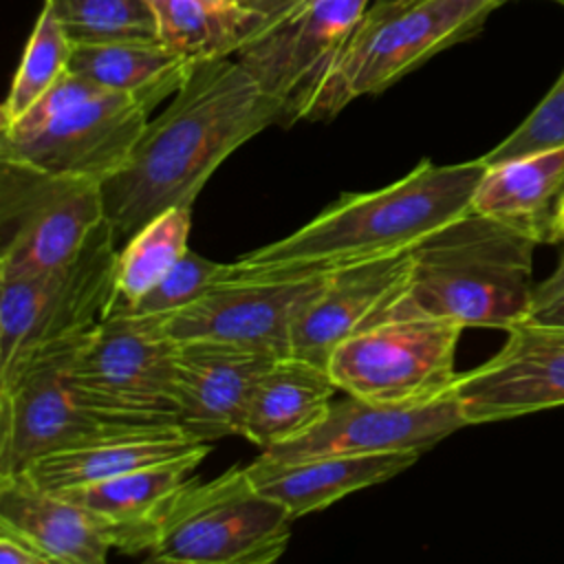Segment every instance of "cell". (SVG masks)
Masks as SVG:
<instances>
[{
    "mask_svg": "<svg viewBox=\"0 0 564 564\" xmlns=\"http://www.w3.org/2000/svg\"><path fill=\"white\" fill-rule=\"evenodd\" d=\"M165 46L192 59L234 55L236 35L200 0H148Z\"/></svg>",
    "mask_w": 564,
    "mask_h": 564,
    "instance_id": "83f0119b",
    "label": "cell"
},
{
    "mask_svg": "<svg viewBox=\"0 0 564 564\" xmlns=\"http://www.w3.org/2000/svg\"><path fill=\"white\" fill-rule=\"evenodd\" d=\"M522 322L564 328V240L557 245V264L553 273L533 284L529 313Z\"/></svg>",
    "mask_w": 564,
    "mask_h": 564,
    "instance_id": "1f68e13d",
    "label": "cell"
},
{
    "mask_svg": "<svg viewBox=\"0 0 564 564\" xmlns=\"http://www.w3.org/2000/svg\"><path fill=\"white\" fill-rule=\"evenodd\" d=\"M410 249L333 269L293 324L291 355L326 366L350 335L383 319L410 278Z\"/></svg>",
    "mask_w": 564,
    "mask_h": 564,
    "instance_id": "e0dca14e",
    "label": "cell"
},
{
    "mask_svg": "<svg viewBox=\"0 0 564 564\" xmlns=\"http://www.w3.org/2000/svg\"><path fill=\"white\" fill-rule=\"evenodd\" d=\"M275 357L214 339H187L176 348L174 419L194 441L242 432L249 397Z\"/></svg>",
    "mask_w": 564,
    "mask_h": 564,
    "instance_id": "2e32d148",
    "label": "cell"
},
{
    "mask_svg": "<svg viewBox=\"0 0 564 564\" xmlns=\"http://www.w3.org/2000/svg\"><path fill=\"white\" fill-rule=\"evenodd\" d=\"M535 247L509 225L469 209L410 249L408 284L383 319L434 315L463 328L507 330L529 313Z\"/></svg>",
    "mask_w": 564,
    "mask_h": 564,
    "instance_id": "3957f363",
    "label": "cell"
},
{
    "mask_svg": "<svg viewBox=\"0 0 564 564\" xmlns=\"http://www.w3.org/2000/svg\"><path fill=\"white\" fill-rule=\"evenodd\" d=\"M560 145H564V70L531 115L480 159L485 165H496Z\"/></svg>",
    "mask_w": 564,
    "mask_h": 564,
    "instance_id": "f546056e",
    "label": "cell"
},
{
    "mask_svg": "<svg viewBox=\"0 0 564 564\" xmlns=\"http://www.w3.org/2000/svg\"><path fill=\"white\" fill-rule=\"evenodd\" d=\"M467 419L447 392L416 403H379L355 394L330 401L306 432L264 449L271 458H306L322 454H394L425 452L465 427Z\"/></svg>",
    "mask_w": 564,
    "mask_h": 564,
    "instance_id": "4fadbf2b",
    "label": "cell"
},
{
    "mask_svg": "<svg viewBox=\"0 0 564 564\" xmlns=\"http://www.w3.org/2000/svg\"><path fill=\"white\" fill-rule=\"evenodd\" d=\"M223 275H225V262L203 258L200 253H194L192 249H187V253L145 295H141L132 304L112 302L108 313L123 311L134 315L170 317L172 313L189 306L214 284L223 282Z\"/></svg>",
    "mask_w": 564,
    "mask_h": 564,
    "instance_id": "f1b7e54d",
    "label": "cell"
},
{
    "mask_svg": "<svg viewBox=\"0 0 564 564\" xmlns=\"http://www.w3.org/2000/svg\"><path fill=\"white\" fill-rule=\"evenodd\" d=\"M485 161H419L399 181L344 194L293 234L225 264L223 280H286L412 249L441 225L471 209Z\"/></svg>",
    "mask_w": 564,
    "mask_h": 564,
    "instance_id": "7a4b0ae2",
    "label": "cell"
},
{
    "mask_svg": "<svg viewBox=\"0 0 564 564\" xmlns=\"http://www.w3.org/2000/svg\"><path fill=\"white\" fill-rule=\"evenodd\" d=\"M176 348L165 317L110 311L82 339L64 379L99 412L176 427Z\"/></svg>",
    "mask_w": 564,
    "mask_h": 564,
    "instance_id": "52a82bcc",
    "label": "cell"
},
{
    "mask_svg": "<svg viewBox=\"0 0 564 564\" xmlns=\"http://www.w3.org/2000/svg\"><path fill=\"white\" fill-rule=\"evenodd\" d=\"M507 0H379L364 11L319 93L311 121L379 95L441 51L474 37Z\"/></svg>",
    "mask_w": 564,
    "mask_h": 564,
    "instance_id": "277c9868",
    "label": "cell"
},
{
    "mask_svg": "<svg viewBox=\"0 0 564 564\" xmlns=\"http://www.w3.org/2000/svg\"><path fill=\"white\" fill-rule=\"evenodd\" d=\"M368 0H304L249 35L234 57L284 108L282 126L311 121L319 93Z\"/></svg>",
    "mask_w": 564,
    "mask_h": 564,
    "instance_id": "8fae6325",
    "label": "cell"
},
{
    "mask_svg": "<svg viewBox=\"0 0 564 564\" xmlns=\"http://www.w3.org/2000/svg\"><path fill=\"white\" fill-rule=\"evenodd\" d=\"M291 513L262 494L247 465L200 482L189 478L167 505L148 560L183 564H269L291 538Z\"/></svg>",
    "mask_w": 564,
    "mask_h": 564,
    "instance_id": "5b68a950",
    "label": "cell"
},
{
    "mask_svg": "<svg viewBox=\"0 0 564 564\" xmlns=\"http://www.w3.org/2000/svg\"><path fill=\"white\" fill-rule=\"evenodd\" d=\"M471 212L491 216L535 245L564 240V145L487 165Z\"/></svg>",
    "mask_w": 564,
    "mask_h": 564,
    "instance_id": "ffe728a7",
    "label": "cell"
},
{
    "mask_svg": "<svg viewBox=\"0 0 564 564\" xmlns=\"http://www.w3.org/2000/svg\"><path fill=\"white\" fill-rule=\"evenodd\" d=\"M0 524L26 538L51 564H101L115 549L90 511L35 485L26 474L0 478Z\"/></svg>",
    "mask_w": 564,
    "mask_h": 564,
    "instance_id": "44dd1931",
    "label": "cell"
},
{
    "mask_svg": "<svg viewBox=\"0 0 564 564\" xmlns=\"http://www.w3.org/2000/svg\"><path fill=\"white\" fill-rule=\"evenodd\" d=\"M304 0H238L240 9L249 18V33H247V37L253 35L258 29L271 24L273 20L282 18L284 13H289L291 9H295Z\"/></svg>",
    "mask_w": 564,
    "mask_h": 564,
    "instance_id": "836d02e7",
    "label": "cell"
},
{
    "mask_svg": "<svg viewBox=\"0 0 564 564\" xmlns=\"http://www.w3.org/2000/svg\"><path fill=\"white\" fill-rule=\"evenodd\" d=\"M84 337L40 352L9 386L0 388V478L22 474L46 454L119 436L178 430L121 419L86 405L64 379Z\"/></svg>",
    "mask_w": 564,
    "mask_h": 564,
    "instance_id": "9c48e42d",
    "label": "cell"
},
{
    "mask_svg": "<svg viewBox=\"0 0 564 564\" xmlns=\"http://www.w3.org/2000/svg\"><path fill=\"white\" fill-rule=\"evenodd\" d=\"M104 220L99 181L0 159V280L68 264Z\"/></svg>",
    "mask_w": 564,
    "mask_h": 564,
    "instance_id": "ba28073f",
    "label": "cell"
},
{
    "mask_svg": "<svg viewBox=\"0 0 564 564\" xmlns=\"http://www.w3.org/2000/svg\"><path fill=\"white\" fill-rule=\"evenodd\" d=\"M209 443L194 441L181 430H159L82 445L33 460L22 474L48 491H68L115 478L148 465L187 456Z\"/></svg>",
    "mask_w": 564,
    "mask_h": 564,
    "instance_id": "603a6c76",
    "label": "cell"
},
{
    "mask_svg": "<svg viewBox=\"0 0 564 564\" xmlns=\"http://www.w3.org/2000/svg\"><path fill=\"white\" fill-rule=\"evenodd\" d=\"M192 207H172L145 223L117 251L115 304H132L145 295L187 253Z\"/></svg>",
    "mask_w": 564,
    "mask_h": 564,
    "instance_id": "d4e9b609",
    "label": "cell"
},
{
    "mask_svg": "<svg viewBox=\"0 0 564 564\" xmlns=\"http://www.w3.org/2000/svg\"><path fill=\"white\" fill-rule=\"evenodd\" d=\"M337 390L326 366L295 355L278 357L253 386L240 436L262 452L271 449L317 423Z\"/></svg>",
    "mask_w": 564,
    "mask_h": 564,
    "instance_id": "7402d4cb",
    "label": "cell"
},
{
    "mask_svg": "<svg viewBox=\"0 0 564 564\" xmlns=\"http://www.w3.org/2000/svg\"><path fill=\"white\" fill-rule=\"evenodd\" d=\"M549 2H555V4H560V7H564V0H549Z\"/></svg>",
    "mask_w": 564,
    "mask_h": 564,
    "instance_id": "d590c367",
    "label": "cell"
},
{
    "mask_svg": "<svg viewBox=\"0 0 564 564\" xmlns=\"http://www.w3.org/2000/svg\"><path fill=\"white\" fill-rule=\"evenodd\" d=\"M99 93H104L101 86H97L95 82L82 77L79 73L70 70V68H66L57 77V82L18 121H13L7 128H0V134H22V132L35 130L37 126L46 123L48 119L64 112L66 108H70L84 99H90Z\"/></svg>",
    "mask_w": 564,
    "mask_h": 564,
    "instance_id": "4dcf8cb0",
    "label": "cell"
},
{
    "mask_svg": "<svg viewBox=\"0 0 564 564\" xmlns=\"http://www.w3.org/2000/svg\"><path fill=\"white\" fill-rule=\"evenodd\" d=\"M212 452L205 445L187 456L148 465L115 478L62 491L90 511L110 533L117 551L141 553L154 542L159 522L192 474Z\"/></svg>",
    "mask_w": 564,
    "mask_h": 564,
    "instance_id": "d6986e66",
    "label": "cell"
},
{
    "mask_svg": "<svg viewBox=\"0 0 564 564\" xmlns=\"http://www.w3.org/2000/svg\"><path fill=\"white\" fill-rule=\"evenodd\" d=\"M209 13H214L238 40V46L249 33V18L240 9L238 0H200ZM238 51V48H236Z\"/></svg>",
    "mask_w": 564,
    "mask_h": 564,
    "instance_id": "e575fe53",
    "label": "cell"
},
{
    "mask_svg": "<svg viewBox=\"0 0 564 564\" xmlns=\"http://www.w3.org/2000/svg\"><path fill=\"white\" fill-rule=\"evenodd\" d=\"M73 42L62 29L48 2H44L13 75L9 95L0 108V128L18 121L68 68Z\"/></svg>",
    "mask_w": 564,
    "mask_h": 564,
    "instance_id": "484cf974",
    "label": "cell"
},
{
    "mask_svg": "<svg viewBox=\"0 0 564 564\" xmlns=\"http://www.w3.org/2000/svg\"><path fill=\"white\" fill-rule=\"evenodd\" d=\"M463 326L434 315H401L344 339L326 368L337 388L379 403H416L456 381L454 355Z\"/></svg>",
    "mask_w": 564,
    "mask_h": 564,
    "instance_id": "30bf717a",
    "label": "cell"
},
{
    "mask_svg": "<svg viewBox=\"0 0 564 564\" xmlns=\"http://www.w3.org/2000/svg\"><path fill=\"white\" fill-rule=\"evenodd\" d=\"M73 44L161 42L148 0H44Z\"/></svg>",
    "mask_w": 564,
    "mask_h": 564,
    "instance_id": "4316f807",
    "label": "cell"
},
{
    "mask_svg": "<svg viewBox=\"0 0 564 564\" xmlns=\"http://www.w3.org/2000/svg\"><path fill=\"white\" fill-rule=\"evenodd\" d=\"M284 119L231 55L196 59L172 101L148 121L128 161L101 183L115 242L172 207H192L216 167L240 145Z\"/></svg>",
    "mask_w": 564,
    "mask_h": 564,
    "instance_id": "6da1fadb",
    "label": "cell"
},
{
    "mask_svg": "<svg viewBox=\"0 0 564 564\" xmlns=\"http://www.w3.org/2000/svg\"><path fill=\"white\" fill-rule=\"evenodd\" d=\"M196 59L163 42L75 44L68 68L104 90L137 97L148 110L172 97L187 79Z\"/></svg>",
    "mask_w": 564,
    "mask_h": 564,
    "instance_id": "cb8c5ba5",
    "label": "cell"
},
{
    "mask_svg": "<svg viewBox=\"0 0 564 564\" xmlns=\"http://www.w3.org/2000/svg\"><path fill=\"white\" fill-rule=\"evenodd\" d=\"M454 394L467 425L564 405V328L518 322L485 364L456 375Z\"/></svg>",
    "mask_w": 564,
    "mask_h": 564,
    "instance_id": "9a60e30c",
    "label": "cell"
},
{
    "mask_svg": "<svg viewBox=\"0 0 564 564\" xmlns=\"http://www.w3.org/2000/svg\"><path fill=\"white\" fill-rule=\"evenodd\" d=\"M104 220L68 264L0 280V388L40 352L90 333L115 295L117 249Z\"/></svg>",
    "mask_w": 564,
    "mask_h": 564,
    "instance_id": "8992f818",
    "label": "cell"
},
{
    "mask_svg": "<svg viewBox=\"0 0 564 564\" xmlns=\"http://www.w3.org/2000/svg\"><path fill=\"white\" fill-rule=\"evenodd\" d=\"M330 273V271H328ZM328 273L286 280H223L165 317L176 341L214 339L269 357L291 355L293 324Z\"/></svg>",
    "mask_w": 564,
    "mask_h": 564,
    "instance_id": "5bb4252c",
    "label": "cell"
},
{
    "mask_svg": "<svg viewBox=\"0 0 564 564\" xmlns=\"http://www.w3.org/2000/svg\"><path fill=\"white\" fill-rule=\"evenodd\" d=\"M421 452L322 454L271 458L260 454L247 465L256 487L280 502L291 518L322 511L348 494L390 480L419 460Z\"/></svg>",
    "mask_w": 564,
    "mask_h": 564,
    "instance_id": "ac0fdd59",
    "label": "cell"
},
{
    "mask_svg": "<svg viewBox=\"0 0 564 564\" xmlns=\"http://www.w3.org/2000/svg\"><path fill=\"white\" fill-rule=\"evenodd\" d=\"M0 560L11 564H51V560L26 538L0 524Z\"/></svg>",
    "mask_w": 564,
    "mask_h": 564,
    "instance_id": "d6a6232c",
    "label": "cell"
},
{
    "mask_svg": "<svg viewBox=\"0 0 564 564\" xmlns=\"http://www.w3.org/2000/svg\"><path fill=\"white\" fill-rule=\"evenodd\" d=\"M150 110L132 95L104 90L35 130L0 134V159L104 183L132 154Z\"/></svg>",
    "mask_w": 564,
    "mask_h": 564,
    "instance_id": "7c38bea8",
    "label": "cell"
}]
</instances>
